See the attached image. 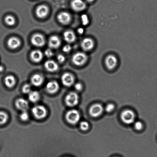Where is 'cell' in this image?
<instances>
[{"instance_id":"1","label":"cell","mask_w":157,"mask_h":157,"mask_svg":"<svg viewBox=\"0 0 157 157\" xmlns=\"http://www.w3.org/2000/svg\"><path fill=\"white\" fill-rule=\"evenodd\" d=\"M121 118L122 121L125 124H132L135 121V113L132 110L126 109L122 113Z\"/></svg>"},{"instance_id":"2","label":"cell","mask_w":157,"mask_h":157,"mask_svg":"<svg viewBox=\"0 0 157 157\" xmlns=\"http://www.w3.org/2000/svg\"><path fill=\"white\" fill-rule=\"evenodd\" d=\"M88 60V56L85 53L79 52L74 54L72 57V62L75 65L80 66L85 64Z\"/></svg>"},{"instance_id":"3","label":"cell","mask_w":157,"mask_h":157,"mask_svg":"<svg viewBox=\"0 0 157 157\" xmlns=\"http://www.w3.org/2000/svg\"><path fill=\"white\" fill-rule=\"evenodd\" d=\"M66 118L67 121L70 124H76L80 120V114L77 110L75 109H72L67 113Z\"/></svg>"},{"instance_id":"4","label":"cell","mask_w":157,"mask_h":157,"mask_svg":"<svg viewBox=\"0 0 157 157\" xmlns=\"http://www.w3.org/2000/svg\"><path fill=\"white\" fill-rule=\"evenodd\" d=\"M33 115L38 119H42L46 116L47 111L44 106L38 105L35 106L32 109Z\"/></svg>"},{"instance_id":"5","label":"cell","mask_w":157,"mask_h":157,"mask_svg":"<svg viewBox=\"0 0 157 157\" xmlns=\"http://www.w3.org/2000/svg\"><path fill=\"white\" fill-rule=\"evenodd\" d=\"M79 97L77 93L74 92L70 93L67 96L65 102L68 106L73 107L78 104Z\"/></svg>"},{"instance_id":"6","label":"cell","mask_w":157,"mask_h":157,"mask_svg":"<svg viewBox=\"0 0 157 157\" xmlns=\"http://www.w3.org/2000/svg\"><path fill=\"white\" fill-rule=\"evenodd\" d=\"M103 112V106L100 104H95L90 108L89 113L91 117L96 118L100 116Z\"/></svg>"},{"instance_id":"7","label":"cell","mask_w":157,"mask_h":157,"mask_svg":"<svg viewBox=\"0 0 157 157\" xmlns=\"http://www.w3.org/2000/svg\"><path fill=\"white\" fill-rule=\"evenodd\" d=\"M71 8L76 12H81L86 8V3L83 0H73L71 3Z\"/></svg>"},{"instance_id":"8","label":"cell","mask_w":157,"mask_h":157,"mask_svg":"<svg viewBox=\"0 0 157 157\" xmlns=\"http://www.w3.org/2000/svg\"><path fill=\"white\" fill-rule=\"evenodd\" d=\"M118 63V60L115 56L109 55L106 57L105 64L106 67L109 70H112L115 68Z\"/></svg>"},{"instance_id":"9","label":"cell","mask_w":157,"mask_h":157,"mask_svg":"<svg viewBox=\"0 0 157 157\" xmlns=\"http://www.w3.org/2000/svg\"><path fill=\"white\" fill-rule=\"evenodd\" d=\"M31 42L36 46L40 47L43 46L45 44V40L42 35L39 33H36L32 36Z\"/></svg>"},{"instance_id":"10","label":"cell","mask_w":157,"mask_h":157,"mask_svg":"<svg viewBox=\"0 0 157 157\" xmlns=\"http://www.w3.org/2000/svg\"><path fill=\"white\" fill-rule=\"evenodd\" d=\"M94 43L92 39L86 38L83 40L81 43L82 49L85 51H89L94 48Z\"/></svg>"},{"instance_id":"11","label":"cell","mask_w":157,"mask_h":157,"mask_svg":"<svg viewBox=\"0 0 157 157\" xmlns=\"http://www.w3.org/2000/svg\"><path fill=\"white\" fill-rule=\"evenodd\" d=\"M62 81L64 85L68 87L71 86L74 84V76L69 73H65L62 76Z\"/></svg>"},{"instance_id":"12","label":"cell","mask_w":157,"mask_h":157,"mask_svg":"<svg viewBox=\"0 0 157 157\" xmlns=\"http://www.w3.org/2000/svg\"><path fill=\"white\" fill-rule=\"evenodd\" d=\"M57 18L60 23L64 25L69 23L71 20V15L66 12H62L59 13Z\"/></svg>"},{"instance_id":"13","label":"cell","mask_w":157,"mask_h":157,"mask_svg":"<svg viewBox=\"0 0 157 157\" xmlns=\"http://www.w3.org/2000/svg\"><path fill=\"white\" fill-rule=\"evenodd\" d=\"M48 7L45 5H40L36 8V13L39 18H44L46 17L48 13Z\"/></svg>"},{"instance_id":"14","label":"cell","mask_w":157,"mask_h":157,"mask_svg":"<svg viewBox=\"0 0 157 157\" xmlns=\"http://www.w3.org/2000/svg\"><path fill=\"white\" fill-rule=\"evenodd\" d=\"M16 105L18 109L22 111H27L29 108L28 101L23 98H20L17 100Z\"/></svg>"},{"instance_id":"15","label":"cell","mask_w":157,"mask_h":157,"mask_svg":"<svg viewBox=\"0 0 157 157\" xmlns=\"http://www.w3.org/2000/svg\"><path fill=\"white\" fill-rule=\"evenodd\" d=\"M61 44L60 39L57 36H51L49 40L48 45L50 48H57L60 46Z\"/></svg>"},{"instance_id":"16","label":"cell","mask_w":157,"mask_h":157,"mask_svg":"<svg viewBox=\"0 0 157 157\" xmlns=\"http://www.w3.org/2000/svg\"><path fill=\"white\" fill-rule=\"evenodd\" d=\"M45 67L47 71L51 72H54L57 71L59 68L58 65L54 61L49 60L45 63Z\"/></svg>"},{"instance_id":"17","label":"cell","mask_w":157,"mask_h":157,"mask_svg":"<svg viewBox=\"0 0 157 157\" xmlns=\"http://www.w3.org/2000/svg\"><path fill=\"white\" fill-rule=\"evenodd\" d=\"M59 89V85L56 81L48 82L46 86V89L50 94H54L57 92Z\"/></svg>"},{"instance_id":"18","label":"cell","mask_w":157,"mask_h":157,"mask_svg":"<svg viewBox=\"0 0 157 157\" xmlns=\"http://www.w3.org/2000/svg\"><path fill=\"white\" fill-rule=\"evenodd\" d=\"M7 45L10 48L16 49L21 45V42L19 39L16 37L10 38L7 41Z\"/></svg>"},{"instance_id":"19","label":"cell","mask_w":157,"mask_h":157,"mask_svg":"<svg viewBox=\"0 0 157 157\" xmlns=\"http://www.w3.org/2000/svg\"><path fill=\"white\" fill-rule=\"evenodd\" d=\"M30 57L32 60L35 62H39L42 60L43 55L42 52L39 50H35L32 52Z\"/></svg>"},{"instance_id":"20","label":"cell","mask_w":157,"mask_h":157,"mask_svg":"<svg viewBox=\"0 0 157 157\" xmlns=\"http://www.w3.org/2000/svg\"><path fill=\"white\" fill-rule=\"evenodd\" d=\"M63 36L65 40L70 43L75 42L76 39L75 34L74 32L71 30L65 32L64 33Z\"/></svg>"},{"instance_id":"21","label":"cell","mask_w":157,"mask_h":157,"mask_svg":"<svg viewBox=\"0 0 157 157\" xmlns=\"http://www.w3.org/2000/svg\"><path fill=\"white\" fill-rule=\"evenodd\" d=\"M44 82V78L42 76L39 74H36L32 77L31 82L33 85L39 86L42 84Z\"/></svg>"},{"instance_id":"22","label":"cell","mask_w":157,"mask_h":157,"mask_svg":"<svg viewBox=\"0 0 157 157\" xmlns=\"http://www.w3.org/2000/svg\"><path fill=\"white\" fill-rule=\"evenodd\" d=\"M40 97V96L37 91H33L29 93V100L33 103H36L39 100Z\"/></svg>"},{"instance_id":"23","label":"cell","mask_w":157,"mask_h":157,"mask_svg":"<svg viewBox=\"0 0 157 157\" xmlns=\"http://www.w3.org/2000/svg\"><path fill=\"white\" fill-rule=\"evenodd\" d=\"M5 83L7 87L12 88L16 83V80L15 78L12 75L8 76L5 79Z\"/></svg>"},{"instance_id":"24","label":"cell","mask_w":157,"mask_h":157,"mask_svg":"<svg viewBox=\"0 0 157 157\" xmlns=\"http://www.w3.org/2000/svg\"><path fill=\"white\" fill-rule=\"evenodd\" d=\"M8 117L5 112H0V124H5L8 120Z\"/></svg>"},{"instance_id":"25","label":"cell","mask_w":157,"mask_h":157,"mask_svg":"<svg viewBox=\"0 0 157 157\" xmlns=\"http://www.w3.org/2000/svg\"><path fill=\"white\" fill-rule=\"evenodd\" d=\"M5 21L7 25L10 26L14 25L15 22H16L15 18L11 16H8L6 17Z\"/></svg>"},{"instance_id":"26","label":"cell","mask_w":157,"mask_h":157,"mask_svg":"<svg viewBox=\"0 0 157 157\" xmlns=\"http://www.w3.org/2000/svg\"><path fill=\"white\" fill-rule=\"evenodd\" d=\"M81 21L83 25L86 26L89 23V19L88 16L86 14H82L81 16Z\"/></svg>"},{"instance_id":"27","label":"cell","mask_w":157,"mask_h":157,"mask_svg":"<svg viewBox=\"0 0 157 157\" xmlns=\"http://www.w3.org/2000/svg\"><path fill=\"white\" fill-rule=\"evenodd\" d=\"M80 128L83 131L87 130L89 128V124L87 122L82 121L80 123Z\"/></svg>"},{"instance_id":"28","label":"cell","mask_w":157,"mask_h":157,"mask_svg":"<svg viewBox=\"0 0 157 157\" xmlns=\"http://www.w3.org/2000/svg\"><path fill=\"white\" fill-rule=\"evenodd\" d=\"M20 118L22 121H25L28 120L29 115L26 111H23L20 116Z\"/></svg>"},{"instance_id":"29","label":"cell","mask_w":157,"mask_h":157,"mask_svg":"<svg viewBox=\"0 0 157 157\" xmlns=\"http://www.w3.org/2000/svg\"><path fill=\"white\" fill-rule=\"evenodd\" d=\"M134 127L137 130H141L143 127V123L140 121L136 122L134 124Z\"/></svg>"},{"instance_id":"30","label":"cell","mask_w":157,"mask_h":157,"mask_svg":"<svg viewBox=\"0 0 157 157\" xmlns=\"http://www.w3.org/2000/svg\"><path fill=\"white\" fill-rule=\"evenodd\" d=\"M31 87L29 84H26L23 86L22 91L24 94H27L31 92Z\"/></svg>"},{"instance_id":"31","label":"cell","mask_w":157,"mask_h":157,"mask_svg":"<svg viewBox=\"0 0 157 157\" xmlns=\"http://www.w3.org/2000/svg\"><path fill=\"white\" fill-rule=\"evenodd\" d=\"M115 108V105L113 104H109L106 106L105 110L107 112L111 113L114 110Z\"/></svg>"},{"instance_id":"32","label":"cell","mask_w":157,"mask_h":157,"mask_svg":"<svg viewBox=\"0 0 157 157\" xmlns=\"http://www.w3.org/2000/svg\"><path fill=\"white\" fill-rule=\"evenodd\" d=\"M45 54L47 57H50L53 56V53L51 50L49 49H48L45 50Z\"/></svg>"},{"instance_id":"33","label":"cell","mask_w":157,"mask_h":157,"mask_svg":"<svg viewBox=\"0 0 157 157\" xmlns=\"http://www.w3.org/2000/svg\"><path fill=\"white\" fill-rule=\"evenodd\" d=\"M57 60L60 63H63L65 60V57L62 55L60 54L57 56Z\"/></svg>"},{"instance_id":"34","label":"cell","mask_w":157,"mask_h":157,"mask_svg":"<svg viewBox=\"0 0 157 157\" xmlns=\"http://www.w3.org/2000/svg\"><path fill=\"white\" fill-rule=\"evenodd\" d=\"M71 47L70 45H67L64 46L63 48V50L65 53H68L71 50Z\"/></svg>"},{"instance_id":"35","label":"cell","mask_w":157,"mask_h":157,"mask_svg":"<svg viewBox=\"0 0 157 157\" xmlns=\"http://www.w3.org/2000/svg\"><path fill=\"white\" fill-rule=\"evenodd\" d=\"M75 89L77 90V91H80L82 89L83 86H82V84L80 83H77L76 84L75 86Z\"/></svg>"},{"instance_id":"36","label":"cell","mask_w":157,"mask_h":157,"mask_svg":"<svg viewBox=\"0 0 157 157\" xmlns=\"http://www.w3.org/2000/svg\"><path fill=\"white\" fill-rule=\"evenodd\" d=\"M84 30L83 28H79L78 29V32L80 34H82L84 33Z\"/></svg>"},{"instance_id":"37","label":"cell","mask_w":157,"mask_h":157,"mask_svg":"<svg viewBox=\"0 0 157 157\" xmlns=\"http://www.w3.org/2000/svg\"><path fill=\"white\" fill-rule=\"evenodd\" d=\"M4 68L3 67L0 65V72H2V71H3Z\"/></svg>"},{"instance_id":"38","label":"cell","mask_w":157,"mask_h":157,"mask_svg":"<svg viewBox=\"0 0 157 157\" xmlns=\"http://www.w3.org/2000/svg\"><path fill=\"white\" fill-rule=\"evenodd\" d=\"M94 0H86L87 2L88 3H91L94 2Z\"/></svg>"},{"instance_id":"39","label":"cell","mask_w":157,"mask_h":157,"mask_svg":"<svg viewBox=\"0 0 157 157\" xmlns=\"http://www.w3.org/2000/svg\"></svg>"}]
</instances>
